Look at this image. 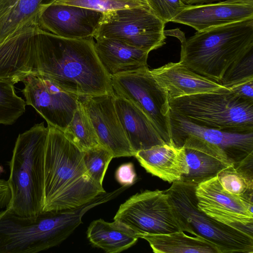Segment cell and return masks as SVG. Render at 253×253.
<instances>
[{"label": "cell", "instance_id": "1", "mask_svg": "<svg viewBox=\"0 0 253 253\" xmlns=\"http://www.w3.org/2000/svg\"><path fill=\"white\" fill-rule=\"evenodd\" d=\"M93 38H61L33 24L0 45V80L15 84L40 76L78 95L115 94Z\"/></svg>", "mask_w": 253, "mask_h": 253}, {"label": "cell", "instance_id": "2", "mask_svg": "<svg viewBox=\"0 0 253 253\" xmlns=\"http://www.w3.org/2000/svg\"><path fill=\"white\" fill-rule=\"evenodd\" d=\"M47 126L42 166V212L75 209L106 192L88 174L83 151L63 131Z\"/></svg>", "mask_w": 253, "mask_h": 253}, {"label": "cell", "instance_id": "3", "mask_svg": "<svg viewBox=\"0 0 253 253\" xmlns=\"http://www.w3.org/2000/svg\"><path fill=\"white\" fill-rule=\"evenodd\" d=\"M166 34L180 41V63L219 84L229 67L253 49V19L197 32L187 39L178 29Z\"/></svg>", "mask_w": 253, "mask_h": 253}, {"label": "cell", "instance_id": "4", "mask_svg": "<svg viewBox=\"0 0 253 253\" xmlns=\"http://www.w3.org/2000/svg\"><path fill=\"white\" fill-rule=\"evenodd\" d=\"M97 205L92 200L78 208L44 211L24 217L0 211V253H36L55 247L82 222L86 212Z\"/></svg>", "mask_w": 253, "mask_h": 253}, {"label": "cell", "instance_id": "5", "mask_svg": "<svg viewBox=\"0 0 253 253\" xmlns=\"http://www.w3.org/2000/svg\"><path fill=\"white\" fill-rule=\"evenodd\" d=\"M48 131L42 122L16 139L7 180L11 199L6 209L12 213L31 217L42 212L43 159Z\"/></svg>", "mask_w": 253, "mask_h": 253}, {"label": "cell", "instance_id": "6", "mask_svg": "<svg viewBox=\"0 0 253 253\" xmlns=\"http://www.w3.org/2000/svg\"><path fill=\"white\" fill-rule=\"evenodd\" d=\"M169 102L171 111L195 124L230 132H253V101L231 91L185 95Z\"/></svg>", "mask_w": 253, "mask_h": 253}, {"label": "cell", "instance_id": "7", "mask_svg": "<svg viewBox=\"0 0 253 253\" xmlns=\"http://www.w3.org/2000/svg\"><path fill=\"white\" fill-rule=\"evenodd\" d=\"M197 184L178 180L165 190L169 203L189 233L214 244L220 253H253V236L220 222L201 211L195 195Z\"/></svg>", "mask_w": 253, "mask_h": 253}, {"label": "cell", "instance_id": "8", "mask_svg": "<svg viewBox=\"0 0 253 253\" xmlns=\"http://www.w3.org/2000/svg\"><path fill=\"white\" fill-rule=\"evenodd\" d=\"M165 25L148 8L118 9L103 13L93 38L113 39L150 52L166 43Z\"/></svg>", "mask_w": 253, "mask_h": 253}, {"label": "cell", "instance_id": "9", "mask_svg": "<svg viewBox=\"0 0 253 253\" xmlns=\"http://www.w3.org/2000/svg\"><path fill=\"white\" fill-rule=\"evenodd\" d=\"M114 220L124 223L138 236L181 231L189 233L165 190H145L132 196L120 205Z\"/></svg>", "mask_w": 253, "mask_h": 253}, {"label": "cell", "instance_id": "10", "mask_svg": "<svg viewBox=\"0 0 253 253\" xmlns=\"http://www.w3.org/2000/svg\"><path fill=\"white\" fill-rule=\"evenodd\" d=\"M111 80L115 94L141 109L151 120L164 142L173 145L169 99L148 67L113 76Z\"/></svg>", "mask_w": 253, "mask_h": 253}, {"label": "cell", "instance_id": "11", "mask_svg": "<svg viewBox=\"0 0 253 253\" xmlns=\"http://www.w3.org/2000/svg\"><path fill=\"white\" fill-rule=\"evenodd\" d=\"M26 105L32 106L51 125L63 131L78 104V95L67 92L47 78L28 75L22 81Z\"/></svg>", "mask_w": 253, "mask_h": 253}, {"label": "cell", "instance_id": "12", "mask_svg": "<svg viewBox=\"0 0 253 253\" xmlns=\"http://www.w3.org/2000/svg\"><path fill=\"white\" fill-rule=\"evenodd\" d=\"M195 195L198 208L206 214L253 236V202L225 191L216 176L198 184Z\"/></svg>", "mask_w": 253, "mask_h": 253}, {"label": "cell", "instance_id": "13", "mask_svg": "<svg viewBox=\"0 0 253 253\" xmlns=\"http://www.w3.org/2000/svg\"><path fill=\"white\" fill-rule=\"evenodd\" d=\"M115 94L78 95L89 116L100 144L111 151L114 158L134 156L114 105Z\"/></svg>", "mask_w": 253, "mask_h": 253}, {"label": "cell", "instance_id": "14", "mask_svg": "<svg viewBox=\"0 0 253 253\" xmlns=\"http://www.w3.org/2000/svg\"><path fill=\"white\" fill-rule=\"evenodd\" d=\"M103 13L83 7L53 3L42 8L38 16L41 29L71 39L93 38Z\"/></svg>", "mask_w": 253, "mask_h": 253}, {"label": "cell", "instance_id": "15", "mask_svg": "<svg viewBox=\"0 0 253 253\" xmlns=\"http://www.w3.org/2000/svg\"><path fill=\"white\" fill-rule=\"evenodd\" d=\"M169 125L171 139L185 136L199 138L220 148L233 163L253 154V132H230L199 126L170 110Z\"/></svg>", "mask_w": 253, "mask_h": 253}, {"label": "cell", "instance_id": "16", "mask_svg": "<svg viewBox=\"0 0 253 253\" xmlns=\"http://www.w3.org/2000/svg\"><path fill=\"white\" fill-rule=\"evenodd\" d=\"M248 19H253V0H225L187 5L171 22L200 32Z\"/></svg>", "mask_w": 253, "mask_h": 253}, {"label": "cell", "instance_id": "17", "mask_svg": "<svg viewBox=\"0 0 253 253\" xmlns=\"http://www.w3.org/2000/svg\"><path fill=\"white\" fill-rule=\"evenodd\" d=\"M171 140L174 146L184 149L188 173L181 181L198 184L233 164L220 148L199 138L185 136Z\"/></svg>", "mask_w": 253, "mask_h": 253}, {"label": "cell", "instance_id": "18", "mask_svg": "<svg viewBox=\"0 0 253 253\" xmlns=\"http://www.w3.org/2000/svg\"><path fill=\"white\" fill-rule=\"evenodd\" d=\"M168 99L206 92H228L229 88L192 71L181 63L170 62L150 70Z\"/></svg>", "mask_w": 253, "mask_h": 253}, {"label": "cell", "instance_id": "19", "mask_svg": "<svg viewBox=\"0 0 253 253\" xmlns=\"http://www.w3.org/2000/svg\"><path fill=\"white\" fill-rule=\"evenodd\" d=\"M114 102L122 127L135 153L166 143L151 120L141 109L115 94Z\"/></svg>", "mask_w": 253, "mask_h": 253}, {"label": "cell", "instance_id": "20", "mask_svg": "<svg viewBox=\"0 0 253 253\" xmlns=\"http://www.w3.org/2000/svg\"><path fill=\"white\" fill-rule=\"evenodd\" d=\"M134 157L148 172L169 183L180 180L188 173L183 147L158 145L137 151Z\"/></svg>", "mask_w": 253, "mask_h": 253}, {"label": "cell", "instance_id": "21", "mask_svg": "<svg viewBox=\"0 0 253 253\" xmlns=\"http://www.w3.org/2000/svg\"><path fill=\"white\" fill-rule=\"evenodd\" d=\"M95 39L96 54L110 78L148 67L147 58L150 52L113 39Z\"/></svg>", "mask_w": 253, "mask_h": 253}, {"label": "cell", "instance_id": "22", "mask_svg": "<svg viewBox=\"0 0 253 253\" xmlns=\"http://www.w3.org/2000/svg\"><path fill=\"white\" fill-rule=\"evenodd\" d=\"M91 245L107 253H118L133 246L139 238L138 234L124 223L114 220L109 222L102 219L93 221L86 232Z\"/></svg>", "mask_w": 253, "mask_h": 253}, {"label": "cell", "instance_id": "23", "mask_svg": "<svg viewBox=\"0 0 253 253\" xmlns=\"http://www.w3.org/2000/svg\"><path fill=\"white\" fill-rule=\"evenodd\" d=\"M56 0H0V44Z\"/></svg>", "mask_w": 253, "mask_h": 253}, {"label": "cell", "instance_id": "24", "mask_svg": "<svg viewBox=\"0 0 253 253\" xmlns=\"http://www.w3.org/2000/svg\"><path fill=\"white\" fill-rule=\"evenodd\" d=\"M155 253H220L212 243L199 236H188L183 231L169 234H143Z\"/></svg>", "mask_w": 253, "mask_h": 253}, {"label": "cell", "instance_id": "25", "mask_svg": "<svg viewBox=\"0 0 253 253\" xmlns=\"http://www.w3.org/2000/svg\"><path fill=\"white\" fill-rule=\"evenodd\" d=\"M216 177L225 191L253 202V154L223 169Z\"/></svg>", "mask_w": 253, "mask_h": 253}, {"label": "cell", "instance_id": "26", "mask_svg": "<svg viewBox=\"0 0 253 253\" xmlns=\"http://www.w3.org/2000/svg\"><path fill=\"white\" fill-rule=\"evenodd\" d=\"M63 132L82 151L101 145L92 122L79 101L71 122Z\"/></svg>", "mask_w": 253, "mask_h": 253}, {"label": "cell", "instance_id": "27", "mask_svg": "<svg viewBox=\"0 0 253 253\" xmlns=\"http://www.w3.org/2000/svg\"><path fill=\"white\" fill-rule=\"evenodd\" d=\"M0 80V124L12 125L25 112L26 102L16 94L14 84Z\"/></svg>", "mask_w": 253, "mask_h": 253}, {"label": "cell", "instance_id": "28", "mask_svg": "<svg viewBox=\"0 0 253 253\" xmlns=\"http://www.w3.org/2000/svg\"><path fill=\"white\" fill-rule=\"evenodd\" d=\"M83 152L84 163L88 174L95 183L102 186L106 171L114 158L113 153L101 145Z\"/></svg>", "mask_w": 253, "mask_h": 253}, {"label": "cell", "instance_id": "29", "mask_svg": "<svg viewBox=\"0 0 253 253\" xmlns=\"http://www.w3.org/2000/svg\"><path fill=\"white\" fill-rule=\"evenodd\" d=\"M54 3L85 7L103 13L136 7L149 8L147 0H57Z\"/></svg>", "mask_w": 253, "mask_h": 253}, {"label": "cell", "instance_id": "30", "mask_svg": "<svg viewBox=\"0 0 253 253\" xmlns=\"http://www.w3.org/2000/svg\"><path fill=\"white\" fill-rule=\"evenodd\" d=\"M253 79V49L232 63L225 72L220 84L227 88Z\"/></svg>", "mask_w": 253, "mask_h": 253}, {"label": "cell", "instance_id": "31", "mask_svg": "<svg viewBox=\"0 0 253 253\" xmlns=\"http://www.w3.org/2000/svg\"><path fill=\"white\" fill-rule=\"evenodd\" d=\"M151 11L166 24L171 22L187 5L182 0H147Z\"/></svg>", "mask_w": 253, "mask_h": 253}, {"label": "cell", "instance_id": "32", "mask_svg": "<svg viewBox=\"0 0 253 253\" xmlns=\"http://www.w3.org/2000/svg\"><path fill=\"white\" fill-rule=\"evenodd\" d=\"M115 178L122 186L132 185L136 180V173L133 164L127 163L119 166L116 171Z\"/></svg>", "mask_w": 253, "mask_h": 253}, {"label": "cell", "instance_id": "33", "mask_svg": "<svg viewBox=\"0 0 253 253\" xmlns=\"http://www.w3.org/2000/svg\"><path fill=\"white\" fill-rule=\"evenodd\" d=\"M228 88L237 97L253 101V79L240 82Z\"/></svg>", "mask_w": 253, "mask_h": 253}, {"label": "cell", "instance_id": "34", "mask_svg": "<svg viewBox=\"0 0 253 253\" xmlns=\"http://www.w3.org/2000/svg\"><path fill=\"white\" fill-rule=\"evenodd\" d=\"M11 199V192L7 180L0 179V210L6 209Z\"/></svg>", "mask_w": 253, "mask_h": 253}, {"label": "cell", "instance_id": "35", "mask_svg": "<svg viewBox=\"0 0 253 253\" xmlns=\"http://www.w3.org/2000/svg\"><path fill=\"white\" fill-rule=\"evenodd\" d=\"M182 1L186 5H195L204 4L205 3L211 1V0H182Z\"/></svg>", "mask_w": 253, "mask_h": 253}]
</instances>
